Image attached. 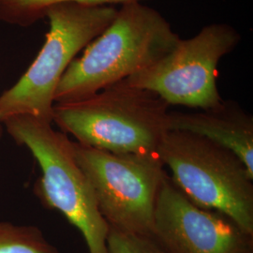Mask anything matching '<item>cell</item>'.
<instances>
[{
  "label": "cell",
  "instance_id": "obj_12",
  "mask_svg": "<svg viewBox=\"0 0 253 253\" xmlns=\"http://www.w3.org/2000/svg\"><path fill=\"white\" fill-rule=\"evenodd\" d=\"M107 245L110 253H166L151 236L129 234L111 227Z\"/></svg>",
  "mask_w": 253,
  "mask_h": 253
},
{
  "label": "cell",
  "instance_id": "obj_14",
  "mask_svg": "<svg viewBox=\"0 0 253 253\" xmlns=\"http://www.w3.org/2000/svg\"><path fill=\"white\" fill-rule=\"evenodd\" d=\"M246 253H253V251H250V252H247Z\"/></svg>",
  "mask_w": 253,
  "mask_h": 253
},
{
  "label": "cell",
  "instance_id": "obj_2",
  "mask_svg": "<svg viewBox=\"0 0 253 253\" xmlns=\"http://www.w3.org/2000/svg\"><path fill=\"white\" fill-rule=\"evenodd\" d=\"M169 104L151 91L116 83L84 100L54 103L52 123L76 143L118 154L158 156Z\"/></svg>",
  "mask_w": 253,
  "mask_h": 253
},
{
  "label": "cell",
  "instance_id": "obj_3",
  "mask_svg": "<svg viewBox=\"0 0 253 253\" xmlns=\"http://www.w3.org/2000/svg\"><path fill=\"white\" fill-rule=\"evenodd\" d=\"M2 124L40 165L42 175L34 186L37 198L46 208L59 211L78 229L89 253H110V227L100 214L89 181L75 161L73 141L54 129L53 123L29 116H15Z\"/></svg>",
  "mask_w": 253,
  "mask_h": 253
},
{
  "label": "cell",
  "instance_id": "obj_6",
  "mask_svg": "<svg viewBox=\"0 0 253 253\" xmlns=\"http://www.w3.org/2000/svg\"><path fill=\"white\" fill-rule=\"evenodd\" d=\"M73 149L109 227L152 236L156 203L167 175L160 158L113 153L76 142Z\"/></svg>",
  "mask_w": 253,
  "mask_h": 253
},
{
  "label": "cell",
  "instance_id": "obj_11",
  "mask_svg": "<svg viewBox=\"0 0 253 253\" xmlns=\"http://www.w3.org/2000/svg\"><path fill=\"white\" fill-rule=\"evenodd\" d=\"M0 253H59L32 225L0 222Z\"/></svg>",
  "mask_w": 253,
  "mask_h": 253
},
{
  "label": "cell",
  "instance_id": "obj_9",
  "mask_svg": "<svg viewBox=\"0 0 253 253\" xmlns=\"http://www.w3.org/2000/svg\"><path fill=\"white\" fill-rule=\"evenodd\" d=\"M169 129L203 136L226 147L253 174V118L235 100L195 113L170 112Z\"/></svg>",
  "mask_w": 253,
  "mask_h": 253
},
{
  "label": "cell",
  "instance_id": "obj_10",
  "mask_svg": "<svg viewBox=\"0 0 253 253\" xmlns=\"http://www.w3.org/2000/svg\"><path fill=\"white\" fill-rule=\"evenodd\" d=\"M143 0H0V22L18 27H29L45 17L46 11L60 3L73 2L103 6L126 4Z\"/></svg>",
  "mask_w": 253,
  "mask_h": 253
},
{
  "label": "cell",
  "instance_id": "obj_4",
  "mask_svg": "<svg viewBox=\"0 0 253 253\" xmlns=\"http://www.w3.org/2000/svg\"><path fill=\"white\" fill-rule=\"evenodd\" d=\"M158 157L188 199L224 214L253 236V174L236 154L203 136L169 130Z\"/></svg>",
  "mask_w": 253,
  "mask_h": 253
},
{
  "label": "cell",
  "instance_id": "obj_7",
  "mask_svg": "<svg viewBox=\"0 0 253 253\" xmlns=\"http://www.w3.org/2000/svg\"><path fill=\"white\" fill-rule=\"evenodd\" d=\"M240 41L241 35L231 25L211 24L190 39H180L163 58L125 82L153 92L169 105L214 108L223 100L217 89V65Z\"/></svg>",
  "mask_w": 253,
  "mask_h": 253
},
{
  "label": "cell",
  "instance_id": "obj_8",
  "mask_svg": "<svg viewBox=\"0 0 253 253\" xmlns=\"http://www.w3.org/2000/svg\"><path fill=\"white\" fill-rule=\"evenodd\" d=\"M166 253H246L247 235L230 217L188 199L167 174L156 203L152 236Z\"/></svg>",
  "mask_w": 253,
  "mask_h": 253
},
{
  "label": "cell",
  "instance_id": "obj_13",
  "mask_svg": "<svg viewBox=\"0 0 253 253\" xmlns=\"http://www.w3.org/2000/svg\"><path fill=\"white\" fill-rule=\"evenodd\" d=\"M4 129H5L4 125H3V124L0 122V142H1L2 138H3V134H4Z\"/></svg>",
  "mask_w": 253,
  "mask_h": 253
},
{
  "label": "cell",
  "instance_id": "obj_1",
  "mask_svg": "<svg viewBox=\"0 0 253 253\" xmlns=\"http://www.w3.org/2000/svg\"><path fill=\"white\" fill-rule=\"evenodd\" d=\"M180 38L156 9L141 2L123 4L102 33L64 73L54 103L84 100L163 58Z\"/></svg>",
  "mask_w": 253,
  "mask_h": 253
},
{
  "label": "cell",
  "instance_id": "obj_5",
  "mask_svg": "<svg viewBox=\"0 0 253 253\" xmlns=\"http://www.w3.org/2000/svg\"><path fill=\"white\" fill-rule=\"evenodd\" d=\"M112 5L73 2L47 9L50 29L33 63L16 84L0 95V122L29 116L52 123L54 93L62 75L77 54L93 42L116 17Z\"/></svg>",
  "mask_w": 253,
  "mask_h": 253
}]
</instances>
